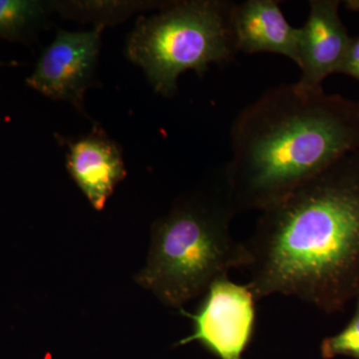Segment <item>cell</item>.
<instances>
[{"label":"cell","mask_w":359,"mask_h":359,"mask_svg":"<svg viewBox=\"0 0 359 359\" xmlns=\"http://www.w3.org/2000/svg\"><path fill=\"white\" fill-rule=\"evenodd\" d=\"M229 21L237 53L278 54L299 66V28L290 25L278 1L233 2Z\"/></svg>","instance_id":"cell-9"},{"label":"cell","mask_w":359,"mask_h":359,"mask_svg":"<svg viewBox=\"0 0 359 359\" xmlns=\"http://www.w3.org/2000/svg\"><path fill=\"white\" fill-rule=\"evenodd\" d=\"M231 4L169 1L158 13L139 18L127 39L125 53L142 68L155 92L171 98L182 73L193 70L202 77L210 65L235 58L229 21Z\"/></svg>","instance_id":"cell-4"},{"label":"cell","mask_w":359,"mask_h":359,"mask_svg":"<svg viewBox=\"0 0 359 359\" xmlns=\"http://www.w3.org/2000/svg\"><path fill=\"white\" fill-rule=\"evenodd\" d=\"M257 299L285 295L327 313L359 297V153L262 211L245 243Z\"/></svg>","instance_id":"cell-1"},{"label":"cell","mask_w":359,"mask_h":359,"mask_svg":"<svg viewBox=\"0 0 359 359\" xmlns=\"http://www.w3.org/2000/svg\"><path fill=\"white\" fill-rule=\"evenodd\" d=\"M223 187L236 212L264 211L359 153V101L299 83L269 90L231 124Z\"/></svg>","instance_id":"cell-2"},{"label":"cell","mask_w":359,"mask_h":359,"mask_svg":"<svg viewBox=\"0 0 359 359\" xmlns=\"http://www.w3.org/2000/svg\"><path fill=\"white\" fill-rule=\"evenodd\" d=\"M223 187L190 194L152 226L147 263L136 282L171 308L205 294L249 261L245 243L231 233L235 215Z\"/></svg>","instance_id":"cell-3"},{"label":"cell","mask_w":359,"mask_h":359,"mask_svg":"<svg viewBox=\"0 0 359 359\" xmlns=\"http://www.w3.org/2000/svg\"><path fill=\"white\" fill-rule=\"evenodd\" d=\"M340 6L337 0L309 2L308 20L299 28L302 86L321 88L325 79L339 72L353 39L340 18Z\"/></svg>","instance_id":"cell-7"},{"label":"cell","mask_w":359,"mask_h":359,"mask_svg":"<svg viewBox=\"0 0 359 359\" xmlns=\"http://www.w3.org/2000/svg\"><path fill=\"white\" fill-rule=\"evenodd\" d=\"M169 1H55V13L62 18L93 22L94 25H116L134 13L155 9L159 11Z\"/></svg>","instance_id":"cell-11"},{"label":"cell","mask_w":359,"mask_h":359,"mask_svg":"<svg viewBox=\"0 0 359 359\" xmlns=\"http://www.w3.org/2000/svg\"><path fill=\"white\" fill-rule=\"evenodd\" d=\"M55 13V1L0 0V39L28 44Z\"/></svg>","instance_id":"cell-10"},{"label":"cell","mask_w":359,"mask_h":359,"mask_svg":"<svg viewBox=\"0 0 359 359\" xmlns=\"http://www.w3.org/2000/svg\"><path fill=\"white\" fill-rule=\"evenodd\" d=\"M257 301L249 285L217 280L195 313L180 311L193 320L194 328L177 346L197 341L219 359H243L256 332Z\"/></svg>","instance_id":"cell-5"},{"label":"cell","mask_w":359,"mask_h":359,"mask_svg":"<svg viewBox=\"0 0 359 359\" xmlns=\"http://www.w3.org/2000/svg\"><path fill=\"white\" fill-rule=\"evenodd\" d=\"M320 351L325 359L339 355L359 359V297L356 299L355 311L351 321L339 334L323 340Z\"/></svg>","instance_id":"cell-12"},{"label":"cell","mask_w":359,"mask_h":359,"mask_svg":"<svg viewBox=\"0 0 359 359\" xmlns=\"http://www.w3.org/2000/svg\"><path fill=\"white\" fill-rule=\"evenodd\" d=\"M18 63L16 61H9V62H4V61H0V68L6 67V66H16Z\"/></svg>","instance_id":"cell-14"},{"label":"cell","mask_w":359,"mask_h":359,"mask_svg":"<svg viewBox=\"0 0 359 359\" xmlns=\"http://www.w3.org/2000/svg\"><path fill=\"white\" fill-rule=\"evenodd\" d=\"M104 26L88 32L58 29L42 52L26 85L47 98L65 101L84 113L85 93L93 84Z\"/></svg>","instance_id":"cell-6"},{"label":"cell","mask_w":359,"mask_h":359,"mask_svg":"<svg viewBox=\"0 0 359 359\" xmlns=\"http://www.w3.org/2000/svg\"><path fill=\"white\" fill-rule=\"evenodd\" d=\"M359 81V35L351 39L339 72Z\"/></svg>","instance_id":"cell-13"},{"label":"cell","mask_w":359,"mask_h":359,"mask_svg":"<svg viewBox=\"0 0 359 359\" xmlns=\"http://www.w3.org/2000/svg\"><path fill=\"white\" fill-rule=\"evenodd\" d=\"M66 147L71 178L97 211H102L116 187L126 178L121 149L102 130L78 139H59Z\"/></svg>","instance_id":"cell-8"}]
</instances>
